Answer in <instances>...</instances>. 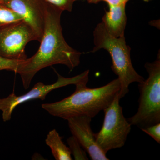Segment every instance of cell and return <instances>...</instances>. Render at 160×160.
<instances>
[{
  "label": "cell",
  "mask_w": 160,
  "mask_h": 160,
  "mask_svg": "<svg viewBox=\"0 0 160 160\" xmlns=\"http://www.w3.org/2000/svg\"><path fill=\"white\" fill-rule=\"evenodd\" d=\"M62 12L48 4L39 48L34 55L23 61L17 72L25 89L29 88L35 75L44 68L61 64L72 71L79 65L82 53L69 46L63 35L61 24Z\"/></svg>",
  "instance_id": "6da1fadb"
},
{
  "label": "cell",
  "mask_w": 160,
  "mask_h": 160,
  "mask_svg": "<svg viewBox=\"0 0 160 160\" xmlns=\"http://www.w3.org/2000/svg\"><path fill=\"white\" fill-rule=\"evenodd\" d=\"M87 77L76 84L74 92L61 101L42 104L49 114L67 120L78 116L94 118L112 102L119 93L121 84L117 78L105 86L96 88L86 86Z\"/></svg>",
  "instance_id": "7a4b0ae2"
},
{
  "label": "cell",
  "mask_w": 160,
  "mask_h": 160,
  "mask_svg": "<svg viewBox=\"0 0 160 160\" xmlns=\"http://www.w3.org/2000/svg\"><path fill=\"white\" fill-rule=\"evenodd\" d=\"M93 34L94 46L91 52L101 49L109 52L112 61V70L118 76L121 84L119 98H122L129 92V86L131 83L142 82L145 80L133 68L130 57V47L126 44L125 36H112L106 30L102 22L95 28Z\"/></svg>",
  "instance_id": "3957f363"
},
{
  "label": "cell",
  "mask_w": 160,
  "mask_h": 160,
  "mask_svg": "<svg viewBox=\"0 0 160 160\" xmlns=\"http://www.w3.org/2000/svg\"><path fill=\"white\" fill-rule=\"evenodd\" d=\"M145 68L149 77L138 84L140 97L136 113L128 122L142 129L160 123V55L152 62H147Z\"/></svg>",
  "instance_id": "277c9868"
},
{
  "label": "cell",
  "mask_w": 160,
  "mask_h": 160,
  "mask_svg": "<svg viewBox=\"0 0 160 160\" xmlns=\"http://www.w3.org/2000/svg\"><path fill=\"white\" fill-rule=\"evenodd\" d=\"M118 94L103 111L104 122L101 130L94 133L98 145L105 153L124 146L131 131L132 125L123 114Z\"/></svg>",
  "instance_id": "5b68a950"
},
{
  "label": "cell",
  "mask_w": 160,
  "mask_h": 160,
  "mask_svg": "<svg viewBox=\"0 0 160 160\" xmlns=\"http://www.w3.org/2000/svg\"><path fill=\"white\" fill-rule=\"evenodd\" d=\"M56 72L58 78L53 84L46 85L39 82L30 91L22 95H16L13 91L7 97L0 99V110L2 112L3 121L6 122L11 119L13 110L20 104L30 100H45L46 96L52 90L69 85H75L83 79L89 77V70H87L73 77L65 78Z\"/></svg>",
  "instance_id": "8992f818"
},
{
  "label": "cell",
  "mask_w": 160,
  "mask_h": 160,
  "mask_svg": "<svg viewBox=\"0 0 160 160\" xmlns=\"http://www.w3.org/2000/svg\"><path fill=\"white\" fill-rule=\"evenodd\" d=\"M37 38L24 21L0 27V55L11 59L24 60L26 45Z\"/></svg>",
  "instance_id": "52a82bcc"
},
{
  "label": "cell",
  "mask_w": 160,
  "mask_h": 160,
  "mask_svg": "<svg viewBox=\"0 0 160 160\" xmlns=\"http://www.w3.org/2000/svg\"><path fill=\"white\" fill-rule=\"evenodd\" d=\"M5 4L22 17L40 42L45 26L48 3L44 0H7Z\"/></svg>",
  "instance_id": "ba28073f"
},
{
  "label": "cell",
  "mask_w": 160,
  "mask_h": 160,
  "mask_svg": "<svg viewBox=\"0 0 160 160\" xmlns=\"http://www.w3.org/2000/svg\"><path fill=\"white\" fill-rule=\"evenodd\" d=\"M68 121L72 134L92 160H108L106 153L100 148L92 130V118L87 116L71 118Z\"/></svg>",
  "instance_id": "9c48e42d"
},
{
  "label": "cell",
  "mask_w": 160,
  "mask_h": 160,
  "mask_svg": "<svg viewBox=\"0 0 160 160\" xmlns=\"http://www.w3.org/2000/svg\"><path fill=\"white\" fill-rule=\"evenodd\" d=\"M126 4L117 6H109V11H106L102 19L106 30L115 38L125 36L127 17Z\"/></svg>",
  "instance_id": "30bf717a"
},
{
  "label": "cell",
  "mask_w": 160,
  "mask_h": 160,
  "mask_svg": "<svg viewBox=\"0 0 160 160\" xmlns=\"http://www.w3.org/2000/svg\"><path fill=\"white\" fill-rule=\"evenodd\" d=\"M46 143L50 149L52 154L56 160H72L71 152L69 147L63 142L62 138L55 129L49 132L46 139Z\"/></svg>",
  "instance_id": "8fae6325"
},
{
  "label": "cell",
  "mask_w": 160,
  "mask_h": 160,
  "mask_svg": "<svg viewBox=\"0 0 160 160\" xmlns=\"http://www.w3.org/2000/svg\"><path fill=\"white\" fill-rule=\"evenodd\" d=\"M20 16L6 6L0 2V27L22 21Z\"/></svg>",
  "instance_id": "7c38bea8"
},
{
  "label": "cell",
  "mask_w": 160,
  "mask_h": 160,
  "mask_svg": "<svg viewBox=\"0 0 160 160\" xmlns=\"http://www.w3.org/2000/svg\"><path fill=\"white\" fill-rule=\"evenodd\" d=\"M71 155L76 160H89L87 156L86 152L83 149L77 140L72 135L67 140Z\"/></svg>",
  "instance_id": "4fadbf2b"
},
{
  "label": "cell",
  "mask_w": 160,
  "mask_h": 160,
  "mask_svg": "<svg viewBox=\"0 0 160 160\" xmlns=\"http://www.w3.org/2000/svg\"><path fill=\"white\" fill-rule=\"evenodd\" d=\"M24 60L11 59L0 55V71L9 70L17 73L20 65Z\"/></svg>",
  "instance_id": "5bb4252c"
},
{
  "label": "cell",
  "mask_w": 160,
  "mask_h": 160,
  "mask_svg": "<svg viewBox=\"0 0 160 160\" xmlns=\"http://www.w3.org/2000/svg\"><path fill=\"white\" fill-rule=\"evenodd\" d=\"M62 11L71 12L74 2L78 0H44Z\"/></svg>",
  "instance_id": "9a60e30c"
},
{
  "label": "cell",
  "mask_w": 160,
  "mask_h": 160,
  "mask_svg": "<svg viewBox=\"0 0 160 160\" xmlns=\"http://www.w3.org/2000/svg\"><path fill=\"white\" fill-rule=\"evenodd\" d=\"M141 130L151 137L158 144H160V123L143 128Z\"/></svg>",
  "instance_id": "2e32d148"
},
{
  "label": "cell",
  "mask_w": 160,
  "mask_h": 160,
  "mask_svg": "<svg viewBox=\"0 0 160 160\" xmlns=\"http://www.w3.org/2000/svg\"><path fill=\"white\" fill-rule=\"evenodd\" d=\"M108 3L109 6H117L126 4L129 0H102Z\"/></svg>",
  "instance_id": "e0dca14e"
},
{
  "label": "cell",
  "mask_w": 160,
  "mask_h": 160,
  "mask_svg": "<svg viewBox=\"0 0 160 160\" xmlns=\"http://www.w3.org/2000/svg\"><path fill=\"white\" fill-rule=\"evenodd\" d=\"M88 2L89 3H91V4H97V3H98L100 1H102V0H87Z\"/></svg>",
  "instance_id": "ac0fdd59"
},
{
  "label": "cell",
  "mask_w": 160,
  "mask_h": 160,
  "mask_svg": "<svg viewBox=\"0 0 160 160\" xmlns=\"http://www.w3.org/2000/svg\"><path fill=\"white\" fill-rule=\"evenodd\" d=\"M143 1L146 2H149V1H151V0H143Z\"/></svg>",
  "instance_id": "d6986e66"
},
{
  "label": "cell",
  "mask_w": 160,
  "mask_h": 160,
  "mask_svg": "<svg viewBox=\"0 0 160 160\" xmlns=\"http://www.w3.org/2000/svg\"><path fill=\"white\" fill-rule=\"evenodd\" d=\"M0 2L4 3V1L3 0H0Z\"/></svg>",
  "instance_id": "ffe728a7"
},
{
  "label": "cell",
  "mask_w": 160,
  "mask_h": 160,
  "mask_svg": "<svg viewBox=\"0 0 160 160\" xmlns=\"http://www.w3.org/2000/svg\"><path fill=\"white\" fill-rule=\"evenodd\" d=\"M3 1H4V3L5 2H6V1H7V0H3Z\"/></svg>",
  "instance_id": "44dd1931"
}]
</instances>
